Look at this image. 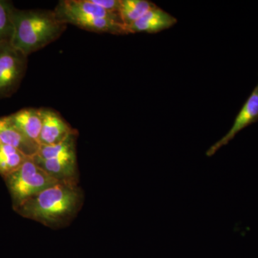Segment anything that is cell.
I'll use <instances>...</instances> for the list:
<instances>
[{"label":"cell","instance_id":"obj_16","mask_svg":"<svg viewBox=\"0 0 258 258\" xmlns=\"http://www.w3.org/2000/svg\"><path fill=\"white\" fill-rule=\"evenodd\" d=\"M0 146H1V143H0Z\"/></svg>","mask_w":258,"mask_h":258},{"label":"cell","instance_id":"obj_13","mask_svg":"<svg viewBox=\"0 0 258 258\" xmlns=\"http://www.w3.org/2000/svg\"><path fill=\"white\" fill-rule=\"evenodd\" d=\"M29 157L10 146H0V175L5 178L18 170Z\"/></svg>","mask_w":258,"mask_h":258},{"label":"cell","instance_id":"obj_9","mask_svg":"<svg viewBox=\"0 0 258 258\" xmlns=\"http://www.w3.org/2000/svg\"><path fill=\"white\" fill-rule=\"evenodd\" d=\"M177 20L161 8L155 7L137 22L127 27L129 33H157L174 26Z\"/></svg>","mask_w":258,"mask_h":258},{"label":"cell","instance_id":"obj_5","mask_svg":"<svg viewBox=\"0 0 258 258\" xmlns=\"http://www.w3.org/2000/svg\"><path fill=\"white\" fill-rule=\"evenodd\" d=\"M258 122V82L236 115L233 124L221 139L208 149L206 154L212 157L224 146L230 143L237 134L249 125Z\"/></svg>","mask_w":258,"mask_h":258},{"label":"cell","instance_id":"obj_1","mask_svg":"<svg viewBox=\"0 0 258 258\" xmlns=\"http://www.w3.org/2000/svg\"><path fill=\"white\" fill-rule=\"evenodd\" d=\"M84 195L76 182H57L14 208L19 215L52 229L69 225L82 208Z\"/></svg>","mask_w":258,"mask_h":258},{"label":"cell","instance_id":"obj_8","mask_svg":"<svg viewBox=\"0 0 258 258\" xmlns=\"http://www.w3.org/2000/svg\"><path fill=\"white\" fill-rule=\"evenodd\" d=\"M32 159L37 165L57 181L79 183L77 157L42 159L34 157Z\"/></svg>","mask_w":258,"mask_h":258},{"label":"cell","instance_id":"obj_7","mask_svg":"<svg viewBox=\"0 0 258 258\" xmlns=\"http://www.w3.org/2000/svg\"><path fill=\"white\" fill-rule=\"evenodd\" d=\"M42 128L40 146L54 145L66 140L71 134L78 132L61 116L58 112L47 108H40Z\"/></svg>","mask_w":258,"mask_h":258},{"label":"cell","instance_id":"obj_10","mask_svg":"<svg viewBox=\"0 0 258 258\" xmlns=\"http://www.w3.org/2000/svg\"><path fill=\"white\" fill-rule=\"evenodd\" d=\"M0 143L15 148L29 158L35 157L40 147L25 137L8 116L0 117Z\"/></svg>","mask_w":258,"mask_h":258},{"label":"cell","instance_id":"obj_4","mask_svg":"<svg viewBox=\"0 0 258 258\" xmlns=\"http://www.w3.org/2000/svg\"><path fill=\"white\" fill-rule=\"evenodd\" d=\"M28 56L10 42H0V98L16 92L27 70Z\"/></svg>","mask_w":258,"mask_h":258},{"label":"cell","instance_id":"obj_11","mask_svg":"<svg viewBox=\"0 0 258 258\" xmlns=\"http://www.w3.org/2000/svg\"><path fill=\"white\" fill-rule=\"evenodd\" d=\"M8 118L25 137L40 145L42 128L40 108H23L8 115Z\"/></svg>","mask_w":258,"mask_h":258},{"label":"cell","instance_id":"obj_14","mask_svg":"<svg viewBox=\"0 0 258 258\" xmlns=\"http://www.w3.org/2000/svg\"><path fill=\"white\" fill-rule=\"evenodd\" d=\"M14 8L11 2L0 0V42H11Z\"/></svg>","mask_w":258,"mask_h":258},{"label":"cell","instance_id":"obj_12","mask_svg":"<svg viewBox=\"0 0 258 258\" xmlns=\"http://www.w3.org/2000/svg\"><path fill=\"white\" fill-rule=\"evenodd\" d=\"M155 7L157 5L147 0H120L118 14L126 29Z\"/></svg>","mask_w":258,"mask_h":258},{"label":"cell","instance_id":"obj_15","mask_svg":"<svg viewBox=\"0 0 258 258\" xmlns=\"http://www.w3.org/2000/svg\"><path fill=\"white\" fill-rule=\"evenodd\" d=\"M94 4L108 12L119 15L120 0H91Z\"/></svg>","mask_w":258,"mask_h":258},{"label":"cell","instance_id":"obj_2","mask_svg":"<svg viewBox=\"0 0 258 258\" xmlns=\"http://www.w3.org/2000/svg\"><path fill=\"white\" fill-rule=\"evenodd\" d=\"M68 25L62 23L54 10H13L11 44L24 55H30L57 40Z\"/></svg>","mask_w":258,"mask_h":258},{"label":"cell","instance_id":"obj_3","mask_svg":"<svg viewBox=\"0 0 258 258\" xmlns=\"http://www.w3.org/2000/svg\"><path fill=\"white\" fill-rule=\"evenodd\" d=\"M4 179L11 195L13 208L60 182L37 165L32 158H28L18 170Z\"/></svg>","mask_w":258,"mask_h":258},{"label":"cell","instance_id":"obj_6","mask_svg":"<svg viewBox=\"0 0 258 258\" xmlns=\"http://www.w3.org/2000/svg\"><path fill=\"white\" fill-rule=\"evenodd\" d=\"M54 12L57 18L67 25H73L83 30L98 33H109L113 35L128 34L123 24L116 20L55 10Z\"/></svg>","mask_w":258,"mask_h":258}]
</instances>
